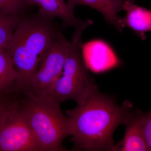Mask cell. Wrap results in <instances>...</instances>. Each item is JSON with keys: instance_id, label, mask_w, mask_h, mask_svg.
<instances>
[{"instance_id": "cell-2", "label": "cell", "mask_w": 151, "mask_h": 151, "mask_svg": "<svg viewBox=\"0 0 151 151\" xmlns=\"http://www.w3.org/2000/svg\"><path fill=\"white\" fill-rule=\"evenodd\" d=\"M61 32L54 19L37 13L22 17L5 48L16 73L18 91L30 90L41 60Z\"/></svg>"}, {"instance_id": "cell-4", "label": "cell", "mask_w": 151, "mask_h": 151, "mask_svg": "<svg viewBox=\"0 0 151 151\" xmlns=\"http://www.w3.org/2000/svg\"><path fill=\"white\" fill-rule=\"evenodd\" d=\"M92 24V20H86L84 24L76 29L73 33L62 73L48 97L60 103L73 100L79 104L98 89L89 74L81 52L82 33Z\"/></svg>"}, {"instance_id": "cell-1", "label": "cell", "mask_w": 151, "mask_h": 151, "mask_svg": "<svg viewBox=\"0 0 151 151\" xmlns=\"http://www.w3.org/2000/svg\"><path fill=\"white\" fill-rule=\"evenodd\" d=\"M135 112L129 100L119 105L112 97L95 90L75 108L65 111L72 150L113 151L114 132Z\"/></svg>"}, {"instance_id": "cell-15", "label": "cell", "mask_w": 151, "mask_h": 151, "mask_svg": "<svg viewBox=\"0 0 151 151\" xmlns=\"http://www.w3.org/2000/svg\"><path fill=\"white\" fill-rule=\"evenodd\" d=\"M10 95L11 94H10L7 96L0 97V123L1 120L3 111Z\"/></svg>"}, {"instance_id": "cell-5", "label": "cell", "mask_w": 151, "mask_h": 151, "mask_svg": "<svg viewBox=\"0 0 151 151\" xmlns=\"http://www.w3.org/2000/svg\"><path fill=\"white\" fill-rule=\"evenodd\" d=\"M0 151H42L22 113L18 92L10 96L3 111Z\"/></svg>"}, {"instance_id": "cell-3", "label": "cell", "mask_w": 151, "mask_h": 151, "mask_svg": "<svg viewBox=\"0 0 151 151\" xmlns=\"http://www.w3.org/2000/svg\"><path fill=\"white\" fill-rule=\"evenodd\" d=\"M20 107L42 151H63L68 136V119L58 102L36 97L30 90L18 93Z\"/></svg>"}, {"instance_id": "cell-7", "label": "cell", "mask_w": 151, "mask_h": 151, "mask_svg": "<svg viewBox=\"0 0 151 151\" xmlns=\"http://www.w3.org/2000/svg\"><path fill=\"white\" fill-rule=\"evenodd\" d=\"M30 6L38 7L37 14L45 18L54 19L58 18L62 21L63 28L76 29L84 24L82 21L75 17L74 10L70 9L65 0H26Z\"/></svg>"}, {"instance_id": "cell-13", "label": "cell", "mask_w": 151, "mask_h": 151, "mask_svg": "<svg viewBox=\"0 0 151 151\" xmlns=\"http://www.w3.org/2000/svg\"><path fill=\"white\" fill-rule=\"evenodd\" d=\"M31 7L26 0H0V11L6 15L25 14Z\"/></svg>"}, {"instance_id": "cell-14", "label": "cell", "mask_w": 151, "mask_h": 151, "mask_svg": "<svg viewBox=\"0 0 151 151\" xmlns=\"http://www.w3.org/2000/svg\"><path fill=\"white\" fill-rule=\"evenodd\" d=\"M139 125L148 151L151 150V112L147 113L137 109Z\"/></svg>"}, {"instance_id": "cell-12", "label": "cell", "mask_w": 151, "mask_h": 151, "mask_svg": "<svg viewBox=\"0 0 151 151\" xmlns=\"http://www.w3.org/2000/svg\"><path fill=\"white\" fill-rule=\"evenodd\" d=\"M24 14L6 15L0 11V48H5Z\"/></svg>"}, {"instance_id": "cell-8", "label": "cell", "mask_w": 151, "mask_h": 151, "mask_svg": "<svg viewBox=\"0 0 151 151\" xmlns=\"http://www.w3.org/2000/svg\"><path fill=\"white\" fill-rule=\"evenodd\" d=\"M121 10L126 12V16L122 18L123 28L127 27L142 39L145 34L151 30V12L134 3V0H124Z\"/></svg>"}, {"instance_id": "cell-10", "label": "cell", "mask_w": 151, "mask_h": 151, "mask_svg": "<svg viewBox=\"0 0 151 151\" xmlns=\"http://www.w3.org/2000/svg\"><path fill=\"white\" fill-rule=\"evenodd\" d=\"M124 125V137L115 146L113 151H148L139 125L137 110Z\"/></svg>"}, {"instance_id": "cell-11", "label": "cell", "mask_w": 151, "mask_h": 151, "mask_svg": "<svg viewBox=\"0 0 151 151\" xmlns=\"http://www.w3.org/2000/svg\"><path fill=\"white\" fill-rule=\"evenodd\" d=\"M17 91L16 73L12 59L4 48H0V97Z\"/></svg>"}, {"instance_id": "cell-9", "label": "cell", "mask_w": 151, "mask_h": 151, "mask_svg": "<svg viewBox=\"0 0 151 151\" xmlns=\"http://www.w3.org/2000/svg\"><path fill=\"white\" fill-rule=\"evenodd\" d=\"M70 9L74 10L76 6H88L100 12L108 23L122 32V17L118 16L124 0H66Z\"/></svg>"}, {"instance_id": "cell-6", "label": "cell", "mask_w": 151, "mask_h": 151, "mask_svg": "<svg viewBox=\"0 0 151 151\" xmlns=\"http://www.w3.org/2000/svg\"><path fill=\"white\" fill-rule=\"evenodd\" d=\"M70 45L61 32L44 55L31 82L30 91L36 97H48L62 73Z\"/></svg>"}]
</instances>
